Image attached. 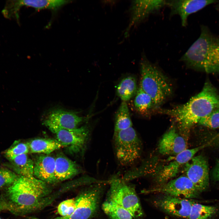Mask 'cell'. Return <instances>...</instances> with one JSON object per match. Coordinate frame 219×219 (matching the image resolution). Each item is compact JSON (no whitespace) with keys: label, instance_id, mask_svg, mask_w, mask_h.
I'll use <instances>...</instances> for the list:
<instances>
[{"label":"cell","instance_id":"cell-1","mask_svg":"<svg viewBox=\"0 0 219 219\" xmlns=\"http://www.w3.org/2000/svg\"><path fill=\"white\" fill-rule=\"evenodd\" d=\"M0 194V212L22 215L39 209L50 193L47 183L34 176H19Z\"/></svg>","mask_w":219,"mask_h":219},{"label":"cell","instance_id":"cell-2","mask_svg":"<svg viewBox=\"0 0 219 219\" xmlns=\"http://www.w3.org/2000/svg\"><path fill=\"white\" fill-rule=\"evenodd\" d=\"M219 108V92L207 80L198 94L187 103L174 108L172 113L180 128L189 131L200 120Z\"/></svg>","mask_w":219,"mask_h":219},{"label":"cell","instance_id":"cell-3","mask_svg":"<svg viewBox=\"0 0 219 219\" xmlns=\"http://www.w3.org/2000/svg\"><path fill=\"white\" fill-rule=\"evenodd\" d=\"M180 60L192 69L209 74H219V38L202 26L199 37Z\"/></svg>","mask_w":219,"mask_h":219},{"label":"cell","instance_id":"cell-4","mask_svg":"<svg viewBox=\"0 0 219 219\" xmlns=\"http://www.w3.org/2000/svg\"><path fill=\"white\" fill-rule=\"evenodd\" d=\"M140 87L151 97L155 107L160 106L172 94V89L168 80L155 65L142 54L140 62Z\"/></svg>","mask_w":219,"mask_h":219},{"label":"cell","instance_id":"cell-5","mask_svg":"<svg viewBox=\"0 0 219 219\" xmlns=\"http://www.w3.org/2000/svg\"><path fill=\"white\" fill-rule=\"evenodd\" d=\"M113 141L116 157L121 166L129 167L140 157L141 142L132 127L114 132Z\"/></svg>","mask_w":219,"mask_h":219},{"label":"cell","instance_id":"cell-6","mask_svg":"<svg viewBox=\"0 0 219 219\" xmlns=\"http://www.w3.org/2000/svg\"><path fill=\"white\" fill-rule=\"evenodd\" d=\"M108 200L120 206L130 212L133 218L141 217L143 211L134 188L123 180L116 179L111 182Z\"/></svg>","mask_w":219,"mask_h":219},{"label":"cell","instance_id":"cell-7","mask_svg":"<svg viewBox=\"0 0 219 219\" xmlns=\"http://www.w3.org/2000/svg\"><path fill=\"white\" fill-rule=\"evenodd\" d=\"M54 134L57 139L73 153L83 152L86 149L91 135L87 125L73 129L62 128L51 125L46 126Z\"/></svg>","mask_w":219,"mask_h":219},{"label":"cell","instance_id":"cell-8","mask_svg":"<svg viewBox=\"0 0 219 219\" xmlns=\"http://www.w3.org/2000/svg\"><path fill=\"white\" fill-rule=\"evenodd\" d=\"M144 192L161 193L190 199L197 197L199 193L192 182L185 175L172 179L158 187Z\"/></svg>","mask_w":219,"mask_h":219},{"label":"cell","instance_id":"cell-9","mask_svg":"<svg viewBox=\"0 0 219 219\" xmlns=\"http://www.w3.org/2000/svg\"><path fill=\"white\" fill-rule=\"evenodd\" d=\"M166 5V0H133L128 10L129 23L124 33L129 37L131 29L143 22L151 14L159 11Z\"/></svg>","mask_w":219,"mask_h":219},{"label":"cell","instance_id":"cell-10","mask_svg":"<svg viewBox=\"0 0 219 219\" xmlns=\"http://www.w3.org/2000/svg\"><path fill=\"white\" fill-rule=\"evenodd\" d=\"M183 171L200 193L209 184V169L207 158L203 156H194L183 167Z\"/></svg>","mask_w":219,"mask_h":219},{"label":"cell","instance_id":"cell-11","mask_svg":"<svg viewBox=\"0 0 219 219\" xmlns=\"http://www.w3.org/2000/svg\"><path fill=\"white\" fill-rule=\"evenodd\" d=\"M204 145L191 149H187L177 155L173 160L164 166L157 173L156 181L159 185L163 184L176 177L181 168L189 162L200 150L205 147Z\"/></svg>","mask_w":219,"mask_h":219},{"label":"cell","instance_id":"cell-12","mask_svg":"<svg viewBox=\"0 0 219 219\" xmlns=\"http://www.w3.org/2000/svg\"><path fill=\"white\" fill-rule=\"evenodd\" d=\"M99 190L95 188L83 193L75 199L76 207L74 213L67 217H59L51 219H88L96 209Z\"/></svg>","mask_w":219,"mask_h":219},{"label":"cell","instance_id":"cell-13","mask_svg":"<svg viewBox=\"0 0 219 219\" xmlns=\"http://www.w3.org/2000/svg\"><path fill=\"white\" fill-rule=\"evenodd\" d=\"M217 2L211 0H166V5L170 9V16L179 15L182 26L186 27L188 24V18L190 15Z\"/></svg>","mask_w":219,"mask_h":219},{"label":"cell","instance_id":"cell-14","mask_svg":"<svg viewBox=\"0 0 219 219\" xmlns=\"http://www.w3.org/2000/svg\"><path fill=\"white\" fill-rule=\"evenodd\" d=\"M194 203L190 199L164 195L155 202L156 206L165 212L187 219Z\"/></svg>","mask_w":219,"mask_h":219},{"label":"cell","instance_id":"cell-15","mask_svg":"<svg viewBox=\"0 0 219 219\" xmlns=\"http://www.w3.org/2000/svg\"><path fill=\"white\" fill-rule=\"evenodd\" d=\"M158 147L160 154L169 156H176L187 149L185 139L173 125L162 137Z\"/></svg>","mask_w":219,"mask_h":219},{"label":"cell","instance_id":"cell-16","mask_svg":"<svg viewBox=\"0 0 219 219\" xmlns=\"http://www.w3.org/2000/svg\"><path fill=\"white\" fill-rule=\"evenodd\" d=\"M83 120V117L75 112L57 109L50 111L43 122L46 126L51 125L62 128L73 129L78 127Z\"/></svg>","mask_w":219,"mask_h":219},{"label":"cell","instance_id":"cell-17","mask_svg":"<svg viewBox=\"0 0 219 219\" xmlns=\"http://www.w3.org/2000/svg\"><path fill=\"white\" fill-rule=\"evenodd\" d=\"M55 170V158L49 155L41 154L34 162V176L47 184L56 182Z\"/></svg>","mask_w":219,"mask_h":219},{"label":"cell","instance_id":"cell-18","mask_svg":"<svg viewBox=\"0 0 219 219\" xmlns=\"http://www.w3.org/2000/svg\"><path fill=\"white\" fill-rule=\"evenodd\" d=\"M80 172L78 165L64 155L59 154L55 158V174L56 182L70 179Z\"/></svg>","mask_w":219,"mask_h":219},{"label":"cell","instance_id":"cell-19","mask_svg":"<svg viewBox=\"0 0 219 219\" xmlns=\"http://www.w3.org/2000/svg\"><path fill=\"white\" fill-rule=\"evenodd\" d=\"M31 153L49 155L54 151L65 147L57 139L37 138L27 143Z\"/></svg>","mask_w":219,"mask_h":219},{"label":"cell","instance_id":"cell-20","mask_svg":"<svg viewBox=\"0 0 219 219\" xmlns=\"http://www.w3.org/2000/svg\"><path fill=\"white\" fill-rule=\"evenodd\" d=\"M21 7H29L36 11L48 9L54 12L58 10L64 6L71 2L65 0H19Z\"/></svg>","mask_w":219,"mask_h":219},{"label":"cell","instance_id":"cell-21","mask_svg":"<svg viewBox=\"0 0 219 219\" xmlns=\"http://www.w3.org/2000/svg\"><path fill=\"white\" fill-rule=\"evenodd\" d=\"M135 78L133 76H127L121 80L116 89L117 95L123 101L130 100L137 92Z\"/></svg>","mask_w":219,"mask_h":219},{"label":"cell","instance_id":"cell-22","mask_svg":"<svg viewBox=\"0 0 219 219\" xmlns=\"http://www.w3.org/2000/svg\"><path fill=\"white\" fill-rule=\"evenodd\" d=\"M132 127V123L127 105L126 102L122 101L115 115L114 132Z\"/></svg>","mask_w":219,"mask_h":219},{"label":"cell","instance_id":"cell-23","mask_svg":"<svg viewBox=\"0 0 219 219\" xmlns=\"http://www.w3.org/2000/svg\"><path fill=\"white\" fill-rule=\"evenodd\" d=\"M17 168L20 176L27 177L34 176V162L30 158L27 154H23L9 159Z\"/></svg>","mask_w":219,"mask_h":219},{"label":"cell","instance_id":"cell-24","mask_svg":"<svg viewBox=\"0 0 219 219\" xmlns=\"http://www.w3.org/2000/svg\"><path fill=\"white\" fill-rule=\"evenodd\" d=\"M104 212L112 219H133L130 213L128 210L112 201L107 200L103 204Z\"/></svg>","mask_w":219,"mask_h":219},{"label":"cell","instance_id":"cell-25","mask_svg":"<svg viewBox=\"0 0 219 219\" xmlns=\"http://www.w3.org/2000/svg\"><path fill=\"white\" fill-rule=\"evenodd\" d=\"M134 102L135 109L142 114L146 113L152 108L155 107L151 97L140 87L137 90Z\"/></svg>","mask_w":219,"mask_h":219},{"label":"cell","instance_id":"cell-26","mask_svg":"<svg viewBox=\"0 0 219 219\" xmlns=\"http://www.w3.org/2000/svg\"><path fill=\"white\" fill-rule=\"evenodd\" d=\"M214 206L194 203L188 219H209L217 212Z\"/></svg>","mask_w":219,"mask_h":219},{"label":"cell","instance_id":"cell-27","mask_svg":"<svg viewBox=\"0 0 219 219\" xmlns=\"http://www.w3.org/2000/svg\"><path fill=\"white\" fill-rule=\"evenodd\" d=\"M198 124L211 129L219 128V108L201 119Z\"/></svg>","mask_w":219,"mask_h":219},{"label":"cell","instance_id":"cell-28","mask_svg":"<svg viewBox=\"0 0 219 219\" xmlns=\"http://www.w3.org/2000/svg\"><path fill=\"white\" fill-rule=\"evenodd\" d=\"M76 207L75 199H67L59 204L57 207V212L61 217H68L74 213Z\"/></svg>","mask_w":219,"mask_h":219},{"label":"cell","instance_id":"cell-29","mask_svg":"<svg viewBox=\"0 0 219 219\" xmlns=\"http://www.w3.org/2000/svg\"><path fill=\"white\" fill-rule=\"evenodd\" d=\"M18 176L15 173L7 169L0 168V188L11 185Z\"/></svg>","mask_w":219,"mask_h":219},{"label":"cell","instance_id":"cell-30","mask_svg":"<svg viewBox=\"0 0 219 219\" xmlns=\"http://www.w3.org/2000/svg\"><path fill=\"white\" fill-rule=\"evenodd\" d=\"M29 151L27 143H19L8 149L5 152L6 156L9 159L23 154H27Z\"/></svg>","mask_w":219,"mask_h":219},{"label":"cell","instance_id":"cell-31","mask_svg":"<svg viewBox=\"0 0 219 219\" xmlns=\"http://www.w3.org/2000/svg\"><path fill=\"white\" fill-rule=\"evenodd\" d=\"M212 173L215 179L219 181V162L215 167Z\"/></svg>","mask_w":219,"mask_h":219},{"label":"cell","instance_id":"cell-32","mask_svg":"<svg viewBox=\"0 0 219 219\" xmlns=\"http://www.w3.org/2000/svg\"><path fill=\"white\" fill-rule=\"evenodd\" d=\"M214 144H215L217 146L219 147V135L218 137L215 138V140L214 141Z\"/></svg>","mask_w":219,"mask_h":219},{"label":"cell","instance_id":"cell-33","mask_svg":"<svg viewBox=\"0 0 219 219\" xmlns=\"http://www.w3.org/2000/svg\"><path fill=\"white\" fill-rule=\"evenodd\" d=\"M28 219H39L36 218H29Z\"/></svg>","mask_w":219,"mask_h":219},{"label":"cell","instance_id":"cell-34","mask_svg":"<svg viewBox=\"0 0 219 219\" xmlns=\"http://www.w3.org/2000/svg\"><path fill=\"white\" fill-rule=\"evenodd\" d=\"M217 7H218V9L219 10V4L218 5Z\"/></svg>","mask_w":219,"mask_h":219},{"label":"cell","instance_id":"cell-35","mask_svg":"<svg viewBox=\"0 0 219 219\" xmlns=\"http://www.w3.org/2000/svg\"><path fill=\"white\" fill-rule=\"evenodd\" d=\"M0 219H2L0 217Z\"/></svg>","mask_w":219,"mask_h":219}]
</instances>
